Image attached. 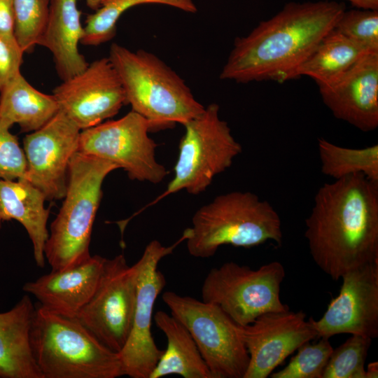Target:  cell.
Segmentation results:
<instances>
[{"mask_svg": "<svg viewBox=\"0 0 378 378\" xmlns=\"http://www.w3.org/2000/svg\"><path fill=\"white\" fill-rule=\"evenodd\" d=\"M285 276L278 261L257 270L227 262L207 274L202 286V300L218 305L235 323L246 326L263 314L289 309L280 299Z\"/></svg>", "mask_w": 378, "mask_h": 378, "instance_id": "cell-9", "label": "cell"}, {"mask_svg": "<svg viewBox=\"0 0 378 378\" xmlns=\"http://www.w3.org/2000/svg\"><path fill=\"white\" fill-rule=\"evenodd\" d=\"M378 377V362H371L368 365L365 369V378H377Z\"/></svg>", "mask_w": 378, "mask_h": 378, "instance_id": "cell-35", "label": "cell"}, {"mask_svg": "<svg viewBox=\"0 0 378 378\" xmlns=\"http://www.w3.org/2000/svg\"><path fill=\"white\" fill-rule=\"evenodd\" d=\"M372 339L351 335L333 351L322 378H365V362Z\"/></svg>", "mask_w": 378, "mask_h": 378, "instance_id": "cell-28", "label": "cell"}, {"mask_svg": "<svg viewBox=\"0 0 378 378\" xmlns=\"http://www.w3.org/2000/svg\"><path fill=\"white\" fill-rule=\"evenodd\" d=\"M111 162L76 153L71 159L62 206L52 222L44 254L52 271L78 265L90 257L92 227L102 184L113 171Z\"/></svg>", "mask_w": 378, "mask_h": 378, "instance_id": "cell-6", "label": "cell"}, {"mask_svg": "<svg viewBox=\"0 0 378 378\" xmlns=\"http://www.w3.org/2000/svg\"><path fill=\"white\" fill-rule=\"evenodd\" d=\"M345 10L344 3L330 0L287 3L248 34L234 40L220 79L239 83L295 79L298 68Z\"/></svg>", "mask_w": 378, "mask_h": 378, "instance_id": "cell-1", "label": "cell"}, {"mask_svg": "<svg viewBox=\"0 0 378 378\" xmlns=\"http://www.w3.org/2000/svg\"><path fill=\"white\" fill-rule=\"evenodd\" d=\"M14 36L24 52H31L46 29L50 0H12Z\"/></svg>", "mask_w": 378, "mask_h": 378, "instance_id": "cell-27", "label": "cell"}, {"mask_svg": "<svg viewBox=\"0 0 378 378\" xmlns=\"http://www.w3.org/2000/svg\"><path fill=\"white\" fill-rule=\"evenodd\" d=\"M306 314L290 309L271 312L246 326L237 325L248 351L249 363L244 378H266L301 346L317 337Z\"/></svg>", "mask_w": 378, "mask_h": 378, "instance_id": "cell-16", "label": "cell"}, {"mask_svg": "<svg viewBox=\"0 0 378 378\" xmlns=\"http://www.w3.org/2000/svg\"><path fill=\"white\" fill-rule=\"evenodd\" d=\"M188 237L185 230L181 238L169 246L153 240L136 262L138 274L133 321L128 339L119 353L125 375L131 378H149L164 351L158 347L151 332L155 300L166 285L158 266L162 258L171 254Z\"/></svg>", "mask_w": 378, "mask_h": 378, "instance_id": "cell-12", "label": "cell"}, {"mask_svg": "<svg viewBox=\"0 0 378 378\" xmlns=\"http://www.w3.org/2000/svg\"><path fill=\"white\" fill-rule=\"evenodd\" d=\"M108 57L120 78L127 104L148 121L150 132L183 125L204 111L205 107L183 79L155 54L113 43Z\"/></svg>", "mask_w": 378, "mask_h": 378, "instance_id": "cell-3", "label": "cell"}, {"mask_svg": "<svg viewBox=\"0 0 378 378\" xmlns=\"http://www.w3.org/2000/svg\"><path fill=\"white\" fill-rule=\"evenodd\" d=\"M339 295L318 320L309 319L318 337L341 333L378 337V260L351 270L341 277Z\"/></svg>", "mask_w": 378, "mask_h": 378, "instance_id": "cell-15", "label": "cell"}, {"mask_svg": "<svg viewBox=\"0 0 378 378\" xmlns=\"http://www.w3.org/2000/svg\"><path fill=\"white\" fill-rule=\"evenodd\" d=\"M24 53L14 34H0V91L21 73Z\"/></svg>", "mask_w": 378, "mask_h": 378, "instance_id": "cell-32", "label": "cell"}, {"mask_svg": "<svg viewBox=\"0 0 378 378\" xmlns=\"http://www.w3.org/2000/svg\"><path fill=\"white\" fill-rule=\"evenodd\" d=\"M186 246L193 257H212L223 245L251 248L267 241L282 242L279 215L251 192L233 191L216 196L200 207L187 228Z\"/></svg>", "mask_w": 378, "mask_h": 378, "instance_id": "cell-5", "label": "cell"}, {"mask_svg": "<svg viewBox=\"0 0 378 378\" xmlns=\"http://www.w3.org/2000/svg\"><path fill=\"white\" fill-rule=\"evenodd\" d=\"M78 1L50 0L48 23L38 43L51 52L62 81L80 74L89 64L78 50L83 27Z\"/></svg>", "mask_w": 378, "mask_h": 378, "instance_id": "cell-19", "label": "cell"}, {"mask_svg": "<svg viewBox=\"0 0 378 378\" xmlns=\"http://www.w3.org/2000/svg\"><path fill=\"white\" fill-rule=\"evenodd\" d=\"M170 314L189 331L212 378H244L249 363L237 324L217 304L166 291Z\"/></svg>", "mask_w": 378, "mask_h": 378, "instance_id": "cell-8", "label": "cell"}, {"mask_svg": "<svg viewBox=\"0 0 378 378\" xmlns=\"http://www.w3.org/2000/svg\"><path fill=\"white\" fill-rule=\"evenodd\" d=\"M137 265L130 266L123 254L106 258L97 287L76 318L104 346L120 353L132 325Z\"/></svg>", "mask_w": 378, "mask_h": 378, "instance_id": "cell-11", "label": "cell"}, {"mask_svg": "<svg viewBox=\"0 0 378 378\" xmlns=\"http://www.w3.org/2000/svg\"><path fill=\"white\" fill-rule=\"evenodd\" d=\"M313 344L309 342L298 349L288 364L282 370L270 374L272 378H322L324 368L333 348L329 338L320 337Z\"/></svg>", "mask_w": 378, "mask_h": 378, "instance_id": "cell-29", "label": "cell"}, {"mask_svg": "<svg viewBox=\"0 0 378 378\" xmlns=\"http://www.w3.org/2000/svg\"><path fill=\"white\" fill-rule=\"evenodd\" d=\"M59 111L53 94L34 88L21 73L0 91V120L10 128L18 125L22 132L40 129Z\"/></svg>", "mask_w": 378, "mask_h": 378, "instance_id": "cell-23", "label": "cell"}, {"mask_svg": "<svg viewBox=\"0 0 378 378\" xmlns=\"http://www.w3.org/2000/svg\"><path fill=\"white\" fill-rule=\"evenodd\" d=\"M334 29L364 48L378 51V10L346 9Z\"/></svg>", "mask_w": 378, "mask_h": 378, "instance_id": "cell-30", "label": "cell"}, {"mask_svg": "<svg viewBox=\"0 0 378 378\" xmlns=\"http://www.w3.org/2000/svg\"><path fill=\"white\" fill-rule=\"evenodd\" d=\"M85 1L88 8L93 10H96L100 7L102 0H85Z\"/></svg>", "mask_w": 378, "mask_h": 378, "instance_id": "cell-36", "label": "cell"}, {"mask_svg": "<svg viewBox=\"0 0 378 378\" xmlns=\"http://www.w3.org/2000/svg\"><path fill=\"white\" fill-rule=\"evenodd\" d=\"M148 121L131 111L118 120L81 130L78 152L115 164L132 180L160 183L169 174L155 158Z\"/></svg>", "mask_w": 378, "mask_h": 378, "instance_id": "cell-10", "label": "cell"}, {"mask_svg": "<svg viewBox=\"0 0 378 378\" xmlns=\"http://www.w3.org/2000/svg\"><path fill=\"white\" fill-rule=\"evenodd\" d=\"M305 226L314 261L334 281L378 260V182L355 174L324 183Z\"/></svg>", "mask_w": 378, "mask_h": 378, "instance_id": "cell-2", "label": "cell"}, {"mask_svg": "<svg viewBox=\"0 0 378 378\" xmlns=\"http://www.w3.org/2000/svg\"><path fill=\"white\" fill-rule=\"evenodd\" d=\"M154 321L164 334L167 345L149 378L170 374L183 378H212L195 340L178 320L171 314L158 311Z\"/></svg>", "mask_w": 378, "mask_h": 378, "instance_id": "cell-22", "label": "cell"}, {"mask_svg": "<svg viewBox=\"0 0 378 378\" xmlns=\"http://www.w3.org/2000/svg\"><path fill=\"white\" fill-rule=\"evenodd\" d=\"M356 8L378 10V0H345Z\"/></svg>", "mask_w": 378, "mask_h": 378, "instance_id": "cell-34", "label": "cell"}, {"mask_svg": "<svg viewBox=\"0 0 378 378\" xmlns=\"http://www.w3.org/2000/svg\"><path fill=\"white\" fill-rule=\"evenodd\" d=\"M44 194L25 178H0V229L2 223L15 220L26 230L34 250L35 262L45 266V246L49 232L50 209L44 206Z\"/></svg>", "mask_w": 378, "mask_h": 378, "instance_id": "cell-20", "label": "cell"}, {"mask_svg": "<svg viewBox=\"0 0 378 378\" xmlns=\"http://www.w3.org/2000/svg\"><path fill=\"white\" fill-rule=\"evenodd\" d=\"M10 129L0 120V178L26 179L27 165L24 150Z\"/></svg>", "mask_w": 378, "mask_h": 378, "instance_id": "cell-31", "label": "cell"}, {"mask_svg": "<svg viewBox=\"0 0 378 378\" xmlns=\"http://www.w3.org/2000/svg\"><path fill=\"white\" fill-rule=\"evenodd\" d=\"M318 151L323 174L335 180L363 174L378 182V145L363 148H350L318 139Z\"/></svg>", "mask_w": 378, "mask_h": 378, "instance_id": "cell-26", "label": "cell"}, {"mask_svg": "<svg viewBox=\"0 0 378 378\" xmlns=\"http://www.w3.org/2000/svg\"><path fill=\"white\" fill-rule=\"evenodd\" d=\"M59 108L81 130L118 113L127 104L120 78L108 57L89 64L53 90Z\"/></svg>", "mask_w": 378, "mask_h": 378, "instance_id": "cell-14", "label": "cell"}, {"mask_svg": "<svg viewBox=\"0 0 378 378\" xmlns=\"http://www.w3.org/2000/svg\"><path fill=\"white\" fill-rule=\"evenodd\" d=\"M30 345L43 378L125 376L118 353L99 342L76 318L35 307Z\"/></svg>", "mask_w": 378, "mask_h": 378, "instance_id": "cell-4", "label": "cell"}, {"mask_svg": "<svg viewBox=\"0 0 378 378\" xmlns=\"http://www.w3.org/2000/svg\"><path fill=\"white\" fill-rule=\"evenodd\" d=\"M14 15L12 0H0V34H14Z\"/></svg>", "mask_w": 378, "mask_h": 378, "instance_id": "cell-33", "label": "cell"}, {"mask_svg": "<svg viewBox=\"0 0 378 378\" xmlns=\"http://www.w3.org/2000/svg\"><path fill=\"white\" fill-rule=\"evenodd\" d=\"M35 307L28 295L0 312V378H43L30 345Z\"/></svg>", "mask_w": 378, "mask_h": 378, "instance_id": "cell-21", "label": "cell"}, {"mask_svg": "<svg viewBox=\"0 0 378 378\" xmlns=\"http://www.w3.org/2000/svg\"><path fill=\"white\" fill-rule=\"evenodd\" d=\"M142 4H160L188 13L197 8L193 0H102L100 7L88 15L80 43L97 46L111 41L116 34L117 22L127 10Z\"/></svg>", "mask_w": 378, "mask_h": 378, "instance_id": "cell-25", "label": "cell"}, {"mask_svg": "<svg viewBox=\"0 0 378 378\" xmlns=\"http://www.w3.org/2000/svg\"><path fill=\"white\" fill-rule=\"evenodd\" d=\"M106 260L99 255L62 270L52 271L24 284V292L52 312L75 318L94 294Z\"/></svg>", "mask_w": 378, "mask_h": 378, "instance_id": "cell-18", "label": "cell"}, {"mask_svg": "<svg viewBox=\"0 0 378 378\" xmlns=\"http://www.w3.org/2000/svg\"><path fill=\"white\" fill-rule=\"evenodd\" d=\"M370 50L333 29L321 41L309 58L298 68L296 78L307 76L318 86L338 79Z\"/></svg>", "mask_w": 378, "mask_h": 378, "instance_id": "cell-24", "label": "cell"}, {"mask_svg": "<svg viewBox=\"0 0 378 378\" xmlns=\"http://www.w3.org/2000/svg\"><path fill=\"white\" fill-rule=\"evenodd\" d=\"M335 118L362 132L378 127V51L363 56L338 79L318 86Z\"/></svg>", "mask_w": 378, "mask_h": 378, "instance_id": "cell-17", "label": "cell"}, {"mask_svg": "<svg viewBox=\"0 0 378 378\" xmlns=\"http://www.w3.org/2000/svg\"><path fill=\"white\" fill-rule=\"evenodd\" d=\"M81 130L62 111L23 139L27 160L26 179L46 200L64 197L69 165L78 152Z\"/></svg>", "mask_w": 378, "mask_h": 378, "instance_id": "cell-13", "label": "cell"}, {"mask_svg": "<svg viewBox=\"0 0 378 378\" xmlns=\"http://www.w3.org/2000/svg\"><path fill=\"white\" fill-rule=\"evenodd\" d=\"M218 104L211 103L186 122L178 145L173 179L166 190L148 206L167 196L185 190L197 195L205 191L214 178L230 167L241 153L227 122L220 118Z\"/></svg>", "mask_w": 378, "mask_h": 378, "instance_id": "cell-7", "label": "cell"}]
</instances>
